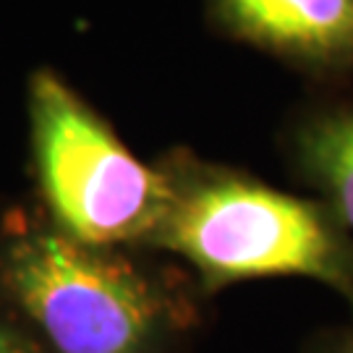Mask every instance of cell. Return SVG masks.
<instances>
[{
	"label": "cell",
	"instance_id": "cell-1",
	"mask_svg": "<svg viewBox=\"0 0 353 353\" xmlns=\"http://www.w3.org/2000/svg\"><path fill=\"white\" fill-rule=\"evenodd\" d=\"M157 165L168 199L150 252L183 259L202 293L259 278H309L353 309V239L319 199L186 150L163 154Z\"/></svg>",
	"mask_w": 353,
	"mask_h": 353
},
{
	"label": "cell",
	"instance_id": "cell-2",
	"mask_svg": "<svg viewBox=\"0 0 353 353\" xmlns=\"http://www.w3.org/2000/svg\"><path fill=\"white\" fill-rule=\"evenodd\" d=\"M134 254L52 223H13L0 241V288L50 353H170L196 325V301Z\"/></svg>",
	"mask_w": 353,
	"mask_h": 353
},
{
	"label": "cell",
	"instance_id": "cell-3",
	"mask_svg": "<svg viewBox=\"0 0 353 353\" xmlns=\"http://www.w3.org/2000/svg\"><path fill=\"white\" fill-rule=\"evenodd\" d=\"M34 170L50 223L94 246L150 252L168 199L157 163H144L52 68L29 76Z\"/></svg>",
	"mask_w": 353,
	"mask_h": 353
},
{
	"label": "cell",
	"instance_id": "cell-4",
	"mask_svg": "<svg viewBox=\"0 0 353 353\" xmlns=\"http://www.w3.org/2000/svg\"><path fill=\"white\" fill-rule=\"evenodd\" d=\"M214 34L319 84L353 79V0H202Z\"/></svg>",
	"mask_w": 353,
	"mask_h": 353
},
{
	"label": "cell",
	"instance_id": "cell-5",
	"mask_svg": "<svg viewBox=\"0 0 353 353\" xmlns=\"http://www.w3.org/2000/svg\"><path fill=\"white\" fill-rule=\"evenodd\" d=\"M285 154L353 239V97L303 108L285 131Z\"/></svg>",
	"mask_w": 353,
	"mask_h": 353
},
{
	"label": "cell",
	"instance_id": "cell-6",
	"mask_svg": "<svg viewBox=\"0 0 353 353\" xmlns=\"http://www.w3.org/2000/svg\"><path fill=\"white\" fill-rule=\"evenodd\" d=\"M0 353H45V348L26 327L0 319Z\"/></svg>",
	"mask_w": 353,
	"mask_h": 353
},
{
	"label": "cell",
	"instance_id": "cell-7",
	"mask_svg": "<svg viewBox=\"0 0 353 353\" xmlns=\"http://www.w3.org/2000/svg\"><path fill=\"white\" fill-rule=\"evenodd\" d=\"M316 353H353V327L327 335L322 345H316Z\"/></svg>",
	"mask_w": 353,
	"mask_h": 353
}]
</instances>
